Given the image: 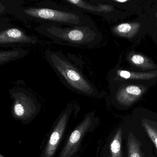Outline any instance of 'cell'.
<instances>
[{"label":"cell","mask_w":157,"mask_h":157,"mask_svg":"<svg viewBox=\"0 0 157 157\" xmlns=\"http://www.w3.org/2000/svg\"><path fill=\"white\" fill-rule=\"evenodd\" d=\"M51 61L58 72L63 77L69 84L81 92L88 94L93 93V88L84 78L78 70L69 62L53 53L50 56Z\"/></svg>","instance_id":"cell-1"},{"label":"cell","mask_w":157,"mask_h":157,"mask_svg":"<svg viewBox=\"0 0 157 157\" xmlns=\"http://www.w3.org/2000/svg\"><path fill=\"white\" fill-rule=\"evenodd\" d=\"M25 13L32 17L53 22L73 24H79L80 23V17L76 14L55 9L29 8L25 9Z\"/></svg>","instance_id":"cell-2"},{"label":"cell","mask_w":157,"mask_h":157,"mask_svg":"<svg viewBox=\"0 0 157 157\" xmlns=\"http://www.w3.org/2000/svg\"><path fill=\"white\" fill-rule=\"evenodd\" d=\"M92 124L91 116L86 117L71 134L59 157H71L75 154L83 136L86 132L89 131Z\"/></svg>","instance_id":"cell-3"},{"label":"cell","mask_w":157,"mask_h":157,"mask_svg":"<svg viewBox=\"0 0 157 157\" xmlns=\"http://www.w3.org/2000/svg\"><path fill=\"white\" fill-rule=\"evenodd\" d=\"M13 111L18 120H27L35 113L36 107L33 100L24 93L19 92L13 95Z\"/></svg>","instance_id":"cell-4"},{"label":"cell","mask_w":157,"mask_h":157,"mask_svg":"<svg viewBox=\"0 0 157 157\" xmlns=\"http://www.w3.org/2000/svg\"><path fill=\"white\" fill-rule=\"evenodd\" d=\"M69 114L68 112L63 114L54 130L51 134L45 152V157H52L60 142L66 128Z\"/></svg>","instance_id":"cell-5"},{"label":"cell","mask_w":157,"mask_h":157,"mask_svg":"<svg viewBox=\"0 0 157 157\" xmlns=\"http://www.w3.org/2000/svg\"><path fill=\"white\" fill-rule=\"evenodd\" d=\"M144 90V88L139 86H125L117 91L116 99L121 105L130 106L141 97Z\"/></svg>","instance_id":"cell-6"},{"label":"cell","mask_w":157,"mask_h":157,"mask_svg":"<svg viewBox=\"0 0 157 157\" xmlns=\"http://www.w3.org/2000/svg\"><path fill=\"white\" fill-rule=\"evenodd\" d=\"M34 41L23 31L16 28L6 29L0 32V44L33 42Z\"/></svg>","instance_id":"cell-7"},{"label":"cell","mask_w":157,"mask_h":157,"mask_svg":"<svg viewBox=\"0 0 157 157\" xmlns=\"http://www.w3.org/2000/svg\"><path fill=\"white\" fill-rule=\"evenodd\" d=\"M141 25L139 23H124L115 26L113 31L116 35L121 37L131 38L139 31Z\"/></svg>","instance_id":"cell-8"},{"label":"cell","mask_w":157,"mask_h":157,"mask_svg":"<svg viewBox=\"0 0 157 157\" xmlns=\"http://www.w3.org/2000/svg\"><path fill=\"white\" fill-rule=\"evenodd\" d=\"M117 75L121 78L125 79H136V80H146L152 79L157 77V73H141L129 72L125 70H119Z\"/></svg>","instance_id":"cell-9"},{"label":"cell","mask_w":157,"mask_h":157,"mask_svg":"<svg viewBox=\"0 0 157 157\" xmlns=\"http://www.w3.org/2000/svg\"><path fill=\"white\" fill-rule=\"evenodd\" d=\"M68 2L83 9L90 11H94V12H103L106 13L111 12L113 9V6L110 5L100 4L98 6H94L87 3L84 1H80V0H69Z\"/></svg>","instance_id":"cell-10"},{"label":"cell","mask_w":157,"mask_h":157,"mask_svg":"<svg viewBox=\"0 0 157 157\" xmlns=\"http://www.w3.org/2000/svg\"><path fill=\"white\" fill-rule=\"evenodd\" d=\"M26 51L20 49L0 51V65L18 60L24 57Z\"/></svg>","instance_id":"cell-11"},{"label":"cell","mask_w":157,"mask_h":157,"mask_svg":"<svg viewBox=\"0 0 157 157\" xmlns=\"http://www.w3.org/2000/svg\"><path fill=\"white\" fill-rule=\"evenodd\" d=\"M127 147L128 157H143L140 143L132 133L128 136Z\"/></svg>","instance_id":"cell-12"},{"label":"cell","mask_w":157,"mask_h":157,"mask_svg":"<svg viewBox=\"0 0 157 157\" xmlns=\"http://www.w3.org/2000/svg\"><path fill=\"white\" fill-rule=\"evenodd\" d=\"M122 138V130L118 129L110 144L111 157H123L121 144Z\"/></svg>","instance_id":"cell-13"},{"label":"cell","mask_w":157,"mask_h":157,"mask_svg":"<svg viewBox=\"0 0 157 157\" xmlns=\"http://www.w3.org/2000/svg\"><path fill=\"white\" fill-rule=\"evenodd\" d=\"M142 124L157 150V123L144 119L142 120Z\"/></svg>","instance_id":"cell-14"},{"label":"cell","mask_w":157,"mask_h":157,"mask_svg":"<svg viewBox=\"0 0 157 157\" xmlns=\"http://www.w3.org/2000/svg\"><path fill=\"white\" fill-rule=\"evenodd\" d=\"M64 36V39L73 42H82L85 40L86 34L85 31L79 29H65L64 33L62 34L61 37Z\"/></svg>","instance_id":"cell-15"},{"label":"cell","mask_w":157,"mask_h":157,"mask_svg":"<svg viewBox=\"0 0 157 157\" xmlns=\"http://www.w3.org/2000/svg\"><path fill=\"white\" fill-rule=\"evenodd\" d=\"M130 61L135 65L142 69H153L156 67L150 60L140 54H133L130 57Z\"/></svg>","instance_id":"cell-16"},{"label":"cell","mask_w":157,"mask_h":157,"mask_svg":"<svg viewBox=\"0 0 157 157\" xmlns=\"http://www.w3.org/2000/svg\"><path fill=\"white\" fill-rule=\"evenodd\" d=\"M113 2H117L119 3H124L128 2L127 0H124V1H120V0H114Z\"/></svg>","instance_id":"cell-17"}]
</instances>
